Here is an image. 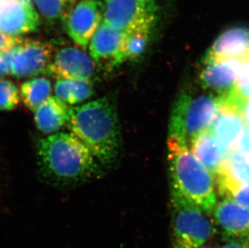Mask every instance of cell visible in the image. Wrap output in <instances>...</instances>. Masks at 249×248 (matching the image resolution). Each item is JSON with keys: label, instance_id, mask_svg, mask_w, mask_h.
<instances>
[{"label": "cell", "instance_id": "cell-1", "mask_svg": "<svg viewBox=\"0 0 249 248\" xmlns=\"http://www.w3.org/2000/svg\"><path fill=\"white\" fill-rule=\"evenodd\" d=\"M68 126L103 164H112L120 152L121 137L115 106L107 98L71 108Z\"/></svg>", "mask_w": 249, "mask_h": 248}, {"label": "cell", "instance_id": "cell-2", "mask_svg": "<svg viewBox=\"0 0 249 248\" xmlns=\"http://www.w3.org/2000/svg\"><path fill=\"white\" fill-rule=\"evenodd\" d=\"M38 157L46 177L61 184L87 180L98 169L90 151L72 133L59 132L41 139Z\"/></svg>", "mask_w": 249, "mask_h": 248}, {"label": "cell", "instance_id": "cell-3", "mask_svg": "<svg viewBox=\"0 0 249 248\" xmlns=\"http://www.w3.org/2000/svg\"><path fill=\"white\" fill-rule=\"evenodd\" d=\"M168 163L172 192L212 214L217 204L214 176L188 145L172 137L168 141Z\"/></svg>", "mask_w": 249, "mask_h": 248}, {"label": "cell", "instance_id": "cell-4", "mask_svg": "<svg viewBox=\"0 0 249 248\" xmlns=\"http://www.w3.org/2000/svg\"><path fill=\"white\" fill-rule=\"evenodd\" d=\"M219 99L212 94L183 91L174 103L169 122V137L189 146L209 127L219 107Z\"/></svg>", "mask_w": 249, "mask_h": 248}, {"label": "cell", "instance_id": "cell-5", "mask_svg": "<svg viewBox=\"0 0 249 248\" xmlns=\"http://www.w3.org/2000/svg\"><path fill=\"white\" fill-rule=\"evenodd\" d=\"M171 210L174 248L203 247L213 236L214 226L208 214L173 192Z\"/></svg>", "mask_w": 249, "mask_h": 248}, {"label": "cell", "instance_id": "cell-6", "mask_svg": "<svg viewBox=\"0 0 249 248\" xmlns=\"http://www.w3.org/2000/svg\"><path fill=\"white\" fill-rule=\"evenodd\" d=\"M104 21L125 34L151 33L158 17L156 0H106Z\"/></svg>", "mask_w": 249, "mask_h": 248}, {"label": "cell", "instance_id": "cell-7", "mask_svg": "<svg viewBox=\"0 0 249 248\" xmlns=\"http://www.w3.org/2000/svg\"><path fill=\"white\" fill-rule=\"evenodd\" d=\"M52 45L38 40H23L8 51L2 52L9 73L17 77H27L44 73L53 58Z\"/></svg>", "mask_w": 249, "mask_h": 248}, {"label": "cell", "instance_id": "cell-8", "mask_svg": "<svg viewBox=\"0 0 249 248\" xmlns=\"http://www.w3.org/2000/svg\"><path fill=\"white\" fill-rule=\"evenodd\" d=\"M104 3L99 0H83L73 5L61 19L70 37L83 49L104 19Z\"/></svg>", "mask_w": 249, "mask_h": 248}, {"label": "cell", "instance_id": "cell-9", "mask_svg": "<svg viewBox=\"0 0 249 248\" xmlns=\"http://www.w3.org/2000/svg\"><path fill=\"white\" fill-rule=\"evenodd\" d=\"M126 34L103 21L89 41V56L97 66L111 71L125 60Z\"/></svg>", "mask_w": 249, "mask_h": 248}, {"label": "cell", "instance_id": "cell-10", "mask_svg": "<svg viewBox=\"0 0 249 248\" xmlns=\"http://www.w3.org/2000/svg\"><path fill=\"white\" fill-rule=\"evenodd\" d=\"M96 66L90 56L83 50L77 47H66L55 54L45 73L58 79L91 82Z\"/></svg>", "mask_w": 249, "mask_h": 248}, {"label": "cell", "instance_id": "cell-11", "mask_svg": "<svg viewBox=\"0 0 249 248\" xmlns=\"http://www.w3.org/2000/svg\"><path fill=\"white\" fill-rule=\"evenodd\" d=\"M240 66V56L221 61L203 60L198 77L200 84L210 94L223 99L234 89Z\"/></svg>", "mask_w": 249, "mask_h": 248}, {"label": "cell", "instance_id": "cell-12", "mask_svg": "<svg viewBox=\"0 0 249 248\" xmlns=\"http://www.w3.org/2000/svg\"><path fill=\"white\" fill-rule=\"evenodd\" d=\"M245 127V120L240 110L219 99V107L208 129L225 157L237 148Z\"/></svg>", "mask_w": 249, "mask_h": 248}, {"label": "cell", "instance_id": "cell-13", "mask_svg": "<svg viewBox=\"0 0 249 248\" xmlns=\"http://www.w3.org/2000/svg\"><path fill=\"white\" fill-rule=\"evenodd\" d=\"M40 24L32 3L20 0H0V32L11 36L33 33Z\"/></svg>", "mask_w": 249, "mask_h": 248}, {"label": "cell", "instance_id": "cell-14", "mask_svg": "<svg viewBox=\"0 0 249 248\" xmlns=\"http://www.w3.org/2000/svg\"><path fill=\"white\" fill-rule=\"evenodd\" d=\"M212 213L215 223L226 236L240 239L249 235V208L232 199L224 198L216 204Z\"/></svg>", "mask_w": 249, "mask_h": 248}, {"label": "cell", "instance_id": "cell-15", "mask_svg": "<svg viewBox=\"0 0 249 248\" xmlns=\"http://www.w3.org/2000/svg\"><path fill=\"white\" fill-rule=\"evenodd\" d=\"M249 50V28H229L219 35L207 51L204 60L221 61L236 58Z\"/></svg>", "mask_w": 249, "mask_h": 248}, {"label": "cell", "instance_id": "cell-16", "mask_svg": "<svg viewBox=\"0 0 249 248\" xmlns=\"http://www.w3.org/2000/svg\"><path fill=\"white\" fill-rule=\"evenodd\" d=\"M220 194L225 197L236 185L249 182V155L235 148L227 155L216 176Z\"/></svg>", "mask_w": 249, "mask_h": 248}, {"label": "cell", "instance_id": "cell-17", "mask_svg": "<svg viewBox=\"0 0 249 248\" xmlns=\"http://www.w3.org/2000/svg\"><path fill=\"white\" fill-rule=\"evenodd\" d=\"M71 108L56 96H50L35 111L36 125L41 132L54 134L68 124Z\"/></svg>", "mask_w": 249, "mask_h": 248}, {"label": "cell", "instance_id": "cell-18", "mask_svg": "<svg viewBox=\"0 0 249 248\" xmlns=\"http://www.w3.org/2000/svg\"><path fill=\"white\" fill-rule=\"evenodd\" d=\"M190 148L195 157L211 174L214 175V177L219 174L225 159V155L209 129L199 134L192 141Z\"/></svg>", "mask_w": 249, "mask_h": 248}, {"label": "cell", "instance_id": "cell-19", "mask_svg": "<svg viewBox=\"0 0 249 248\" xmlns=\"http://www.w3.org/2000/svg\"><path fill=\"white\" fill-rule=\"evenodd\" d=\"M52 85L45 77H35L22 84L20 98L24 105L35 112L40 106L51 96Z\"/></svg>", "mask_w": 249, "mask_h": 248}, {"label": "cell", "instance_id": "cell-20", "mask_svg": "<svg viewBox=\"0 0 249 248\" xmlns=\"http://www.w3.org/2000/svg\"><path fill=\"white\" fill-rule=\"evenodd\" d=\"M240 66L232 91L221 99L240 110L243 103L249 100V50L240 56Z\"/></svg>", "mask_w": 249, "mask_h": 248}, {"label": "cell", "instance_id": "cell-21", "mask_svg": "<svg viewBox=\"0 0 249 248\" xmlns=\"http://www.w3.org/2000/svg\"><path fill=\"white\" fill-rule=\"evenodd\" d=\"M76 0H35L38 10L47 21L61 19L75 4Z\"/></svg>", "mask_w": 249, "mask_h": 248}, {"label": "cell", "instance_id": "cell-22", "mask_svg": "<svg viewBox=\"0 0 249 248\" xmlns=\"http://www.w3.org/2000/svg\"><path fill=\"white\" fill-rule=\"evenodd\" d=\"M150 33L137 32L126 34L124 44L125 60L135 61L145 51Z\"/></svg>", "mask_w": 249, "mask_h": 248}, {"label": "cell", "instance_id": "cell-23", "mask_svg": "<svg viewBox=\"0 0 249 248\" xmlns=\"http://www.w3.org/2000/svg\"><path fill=\"white\" fill-rule=\"evenodd\" d=\"M20 93L9 80L0 78V110H15L20 103Z\"/></svg>", "mask_w": 249, "mask_h": 248}, {"label": "cell", "instance_id": "cell-24", "mask_svg": "<svg viewBox=\"0 0 249 248\" xmlns=\"http://www.w3.org/2000/svg\"><path fill=\"white\" fill-rule=\"evenodd\" d=\"M94 94L91 82L72 80L71 99L69 104L74 105L84 102Z\"/></svg>", "mask_w": 249, "mask_h": 248}, {"label": "cell", "instance_id": "cell-25", "mask_svg": "<svg viewBox=\"0 0 249 248\" xmlns=\"http://www.w3.org/2000/svg\"><path fill=\"white\" fill-rule=\"evenodd\" d=\"M224 198L232 199L241 206L249 208V182L240 184L231 189Z\"/></svg>", "mask_w": 249, "mask_h": 248}, {"label": "cell", "instance_id": "cell-26", "mask_svg": "<svg viewBox=\"0 0 249 248\" xmlns=\"http://www.w3.org/2000/svg\"><path fill=\"white\" fill-rule=\"evenodd\" d=\"M71 87H72V80L58 79L54 87L56 97L61 101H63L64 103H70Z\"/></svg>", "mask_w": 249, "mask_h": 248}, {"label": "cell", "instance_id": "cell-27", "mask_svg": "<svg viewBox=\"0 0 249 248\" xmlns=\"http://www.w3.org/2000/svg\"><path fill=\"white\" fill-rule=\"evenodd\" d=\"M19 38L14 37L0 32V52H6L11 50L17 45Z\"/></svg>", "mask_w": 249, "mask_h": 248}, {"label": "cell", "instance_id": "cell-28", "mask_svg": "<svg viewBox=\"0 0 249 248\" xmlns=\"http://www.w3.org/2000/svg\"><path fill=\"white\" fill-rule=\"evenodd\" d=\"M236 148L249 155V127L247 126H245L244 129Z\"/></svg>", "mask_w": 249, "mask_h": 248}, {"label": "cell", "instance_id": "cell-29", "mask_svg": "<svg viewBox=\"0 0 249 248\" xmlns=\"http://www.w3.org/2000/svg\"><path fill=\"white\" fill-rule=\"evenodd\" d=\"M240 111L242 115L243 119L245 120V126L249 127V100L243 103L240 107Z\"/></svg>", "mask_w": 249, "mask_h": 248}, {"label": "cell", "instance_id": "cell-30", "mask_svg": "<svg viewBox=\"0 0 249 248\" xmlns=\"http://www.w3.org/2000/svg\"><path fill=\"white\" fill-rule=\"evenodd\" d=\"M9 73V69L7 61L2 56V52H0V78L4 77Z\"/></svg>", "mask_w": 249, "mask_h": 248}, {"label": "cell", "instance_id": "cell-31", "mask_svg": "<svg viewBox=\"0 0 249 248\" xmlns=\"http://www.w3.org/2000/svg\"><path fill=\"white\" fill-rule=\"evenodd\" d=\"M219 248H249L247 245L239 241H231L228 244H224Z\"/></svg>", "mask_w": 249, "mask_h": 248}, {"label": "cell", "instance_id": "cell-32", "mask_svg": "<svg viewBox=\"0 0 249 248\" xmlns=\"http://www.w3.org/2000/svg\"><path fill=\"white\" fill-rule=\"evenodd\" d=\"M205 248V247L203 246V247H200V248Z\"/></svg>", "mask_w": 249, "mask_h": 248}, {"label": "cell", "instance_id": "cell-33", "mask_svg": "<svg viewBox=\"0 0 249 248\" xmlns=\"http://www.w3.org/2000/svg\"><path fill=\"white\" fill-rule=\"evenodd\" d=\"M247 238H248V240H249V235H248V236H247Z\"/></svg>", "mask_w": 249, "mask_h": 248}, {"label": "cell", "instance_id": "cell-34", "mask_svg": "<svg viewBox=\"0 0 249 248\" xmlns=\"http://www.w3.org/2000/svg\"></svg>", "mask_w": 249, "mask_h": 248}]
</instances>
